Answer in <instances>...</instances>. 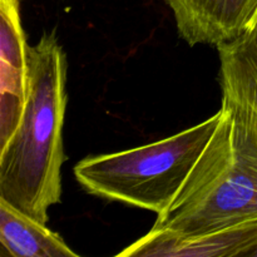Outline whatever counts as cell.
I'll return each instance as SVG.
<instances>
[{
    "label": "cell",
    "instance_id": "6da1fadb",
    "mask_svg": "<svg viewBox=\"0 0 257 257\" xmlns=\"http://www.w3.org/2000/svg\"><path fill=\"white\" fill-rule=\"evenodd\" d=\"M67 55L54 33L29 47V90L14 135L0 148V198L43 223L62 201Z\"/></svg>",
    "mask_w": 257,
    "mask_h": 257
},
{
    "label": "cell",
    "instance_id": "7a4b0ae2",
    "mask_svg": "<svg viewBox=\"0 0 257 257\" xmlns=\"http://www.w3.org/2000/svg\"><path fill=\"white\" fill-rule=\"evenodd\" d=\"M221 108L210 145L153 227L197 235L257 222V112L227 94Z\"/></svg>",
    "mask_w": 257,
    "mask_h": 257
},
{
    "label": "cell",
    "instance_id": "3957f363",
    "mask_svg": "<svg viewBox=\"0 0 257 257\" xmlns=\"http://www.w3.org/2000/svg\"><path fill=\"white\" fill-rule=\"evenodd\" d=\"M223 109L203 122L157 142L75 165V180L90 195L161 215L172 206L210 145Z\"/></svg>",
    "mask_w": 257,
    "mask_h": 257
},
{
    "label": "cell",
    "instance_id": "277c9868",
    "mask_svg": "<svg viewBox=\"0 0 257 257\" xmlns=\"http://www.w3.org/2000/svg\"><path fill=\"white\" fill-rule=\"evenodd\" d=\"M29 47L19 0H0V148L14 135L29 90Z\"/></svg>",
    "mask_w": 257,
    "mask_h": 257
},
{
    "label": "cell",
    "instance_id": "5b68a950",
    "mask_svg": "<svg viewBox=\"0 0 257 257\" xmlns=\"http://www.w3.org/2000/svg\"><path fill=\"white\" fill-rule=\"evenodd\" d=\"M257 245V222L243 223L197 235H182L152 227L148 233L117 253L120 257L245 256Z\"/></svg>",
    "mask_w": 257,
    "mask_h": 257
},
{
    "label": "cell",
    "instance_id": "8992f818",
    "mask_svg": "<svg viewBox=\"0 0 257 257\" xmlns=\"http://www.w3.org/2000/svg\"><path fill=\"white\" fill-rule=\"evenodd\" d=\"M180 38L188 45H212L237 39L257 10V0H165Z\"/></svg>",
    "mask_w": 257,
    "mask_h": 257
},
{
    "label": "cell",
    "instance_id": "52a82bcc",
    "mask_svg": "<svg viewBox=\"0 0 257 257\" xmlns=\"http://www.w3.org/2000/svg\"><path fill=\"white\" fill-rule=\"evenodd\" d=\"M0 256L79 257L59 233L0 198Z\"/></svg>",
    "mask_w": 257,
    "mask_h": 257
},
{
    "label": "cell",
    "instance_id": "ba28073f",
    "mask_svg": "<svg viewBox=\"0 0 257 257\" xmlns=\"http://www.w3.org/2000/svg\"><path fill=\"white\" fill-rule=\"evenodd\" d=\"M222 94L237 98L257 112V45L246 34L217 47Z\"/></svg>",
    "mask_w": 257,
    "mask_h": 257
},
{
    "label": "cell",
    "instance_id": "9c48e42d",
    "mask_svg": "<svg viewBox=\"0 0 257 257\" xmlns=\"http://www.w3.org/2000/svg\"><path fill=\"white\" fill-rule=\"evenodd\" d=\"M243 34L247 35V37L257 45V10L255 14H253L252 19H251L250 23H248L247 28H246Z\"/></svg>",
    "mask_w": 257,
    "mask_h": 257
},
{
    "label": "cell",
    "instance_id": "30bf717a",
    "mask_svg": "<svg viewBox=\"0 0 257 257\" xmlns=\"http://www.w3.org/2000/svg\"><path fill=\"white\" fill-rule=\"evenodd\" d=\"M245 256H250V257H257V245L255 246V247L251 248L250 251H248L247 253H246Z\"/></svg>",
    "mask_w": 257,
    "mask_h": 257
}]
</instances>
